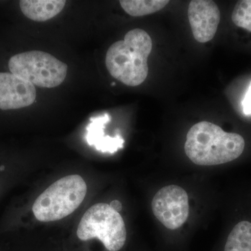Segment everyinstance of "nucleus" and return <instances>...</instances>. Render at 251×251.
<instances>
[{"label":"nucleus","instance_id":"15","mask_svg":"<svg viewBox=\"0 0 251 251\" xmlns=\"http://www.w3.org/2000/svg\"><path fill=\"white\" fill-rule=\"evenodd\" d=\"M110 206H111L112 209H115V211H117V212L121 211L122 209V203L120 202V201H112L111 203H110Z\"/></svg>","mask_w":251,"mask_h":251},{"label":"nucleus","instance_id":"7","mask_svg":"<svg viewBox=\"0 0 251 251\" xmlns=\"http://www.w3.org/2000/svg\"><path fill=\"white\" fill-rule=\"evenodd\" d=\"M193 36L200 43H206L215 36L221 20L217 5L209 0H193L188 9Z\"/></svg>","mask_w":251,"mask_h":251},{"label":"nucleus","instance_id":"1","mask_svg":"<svg viewBox=\"0 0 251 251\" xmlns=\"http://www.w3.org/2000/svg\"><path fill=\"white\" fill-rule=\"evenodd\" d=\"M246 148L244 137L226 132L219 126L201 122L193 126L186 135L184 151L198 166H218L240 158Z\"/></svg>","mask_w":251,"mask_h":251},{"label":"nucleus","instance_id":"6","mask_svg":"<svg viewBox=\"0 0 251 251\" xmlns=\"http://www.w3.org/2000/svg\"><path fill=\"white\" fill-rule=\"evenodd\" d=\"M151 208L156 219L167 228H179L189 215L187 193L176 185L165 186L155 195Z\"/></svg>","mask_w":251,"mask_h":251},{"label":"nucleus","instance_id":"3","mask_svg":"<svg viewBox=\"0 0 251 251\" xmlns=\"http://www.w3.org/2000/svg\"><path fill=\"white\" fill-rule=\"evenodd\" d=\"M87 191V184L80 175L64 176L37 198L32 206L34 215L41 222L64 219L80 206Z\"/></svg>","mask_w":251,"mask_h":251},{"label":"nucleus","instance_id":"2","mask_svg":"<svg viewBox=\"0 0 251 251\" xmlns=\"http://www.w3.org/2000/svg\"><path fill=\"white\" fill-rule=\"evenodd\" d=\"M152 41L148 32L135 29L127 32L125 40L114 43L105 57V65L112 77L126 85H141L148 75V57Z\"/></svg>","mask_w":251,"mask_h":251},{"label":"nucleus","instance_id":"5","mask_svg":"<svg viewBox=\"0 0 251 251\" xmlns=\"http://www.w3.org/2000/svg\"><path fill=\"white\" fill-rule=\"evenodd\" d=\"M11 74L38 87L52 88L64 82L67 65L53 56L41 51L15 54L9 61Z\"/></svg>","mask_w":251,"mask_h":251},{"label":"nucleus","instance_id":"8","mask_svg":"<svg viewBox=\"0 0 251 251\" xmlns=\"http://www.w3.org/2000/svg\"><path fill=\"white\" fill-rule=\"evenodd\" d=\"M35 87L31 82L11 73L0 72V109L15 110L34 103Z\"/></svg>","mask_w":251,"mask_h":251},{"label":"nucleus","instance_id":"14","mask_svg":"<svg viewBox=\"0 0 251 251\" xmlns=\"http://www.w3.org/2000/svg\"><path fill=\"white\" fill-rule=\"evenodd\" d=\"M243 111L246 115H251V82L242 101Z\"/></svg>","mask_w":251,"mask_h":251},{"label":"nucleus","instance_id":"4","mask_svg":"<svg viewBox=\"0 0 251 251\" xmlns=\"http://www.w3.org/2000/svg\"><path fill=\"white\" fill-rule=\"evenodd\" d=\"M77 236L86 242L97 238L109 251H118L125 246L126 229L120 213L110 204L98 203L91 206L77 226Z\"/></svg>","mask_w":251,"mask_h":251},{"label":"nucleus","instance_id":"11","mask_svg":"<svg viewBox=\"0 0 251 251\" xmlns=\"http://www.w3.org/2000/svg\"><path fill=\"white\" fill-rule=\"evenodd\" d=\"M224 251H251V220L242 219L229 232Z\"/></svg>","mask_w":251,"mask_h":251},{"label":"nucleus","instance_id":"9","mask_svg":"<svg viewBox=\"0 0 251 251\" xmlns=\"http://www.w3.org/2000/svg\"><path fill=\"white\" fill-rule=\"evenodd\" d=\"M108 114L100 116L92 117L90 123L87 126L86 140L90 146L95 147L98 151L103 153H113L123 148L125 140L120 135L115 137L105 135L104 128L110 122Z\"/></svg>","mask_w":251,"mask_h":251},{"label":"nucleus","instance_id":"12","mask_svg":"<svg viewBox=\"0 0 251 251\" xmlns=\"http://www.w3.org/2000/svg\"><path fill=\"white\" fill-rule=\"evenodd\" d=\"M170 1L168 0H122V9L134 17L153 14L163 9Z\"/></svg>","mask_w":251,"mask_h":251},{"label":"nucleus","instance_id":"10","mask_svg":"<svg viewBox=\"0 0 251 251\" xmlns=\"http://www.w3.org/2000/svg\"><path fill=\"white\" fill-rule=\"evenodd\" d=\"M66 3L64 0H22L20 6L26 17L36 22H44L59 14Z\"/></svg>","mask_w":251,"mask_h":251},{"label":"nucleus","instance_id":"13","mask_svg":"<svg viewBox=\"0 0 251 251\" xmlns=\"http://www.w3.org/2000/svg\"><path fill=\"white\" fill-rule=\"evenodd\" d=\"M232 20L237 27L251 32V0L238 1L232 12Z\"/></svg>","mask_w":251,"mask_h":251}]
</instances>
